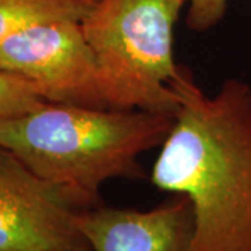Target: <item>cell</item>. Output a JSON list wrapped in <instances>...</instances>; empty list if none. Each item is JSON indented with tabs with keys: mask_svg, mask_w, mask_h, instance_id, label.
Returning <instances> with one entry per match:
<instances>
[{
	"mask_svg": "<svg viewBox=\"0 0 251 251\" xmlns=\"http://www.w3.org/2000/svg\"><path fill=\"white\" fill-rule=\"evenodd\" d=\"M54 251H91L90 246H77V247H67V249H62V250Z\"/></svg>",
	"mask_w": 251,
	"mask_h": 251,
	"instance_id": "obj_10",
	"label": "cell"
},
{
	"mask_svg": "<svg viewBox=\"0 0 251 251\" xmlns=\"http://www.w3.org/2000/svg\"><path fill=\"white\" fill-rule=\"evenodd\" d=\"M77 226L91 251H193L194 214L184 194H171L148 211L98 205Z\"/></svg>",
	"mask_w": 251,
	"mask_h": 251,
	"instance_id": "obj_6",
	"label": "cell"
},
{
	"mask_svg": "<svg viewBox=\"0 0 251 251\" xmlns=\"http://www.w3.org/2000/svg\"><path fill=\"white\" fill-rule=\"evenodd\" d=\"M229 0H187L186 25L196 32L216 27L227 11Z\"/></svg>",
	"mask_w": 251,
	"mask_h": 251,
	"instance_id": "obj_9",
	"label": "cell"
},
{
	"mask_svg": "<svg viewBox=\"0 0 251 251\" xmlns=\"http://www.w3.org/2000/svg\"><path fill=\"white\" fill-rule=\"evenodd\" d=\"M187 0H95L81 27L112 109L175 116V27Z\"/></svg>",
	"mask_w": 251,
	"mask_h": 251,
	"instance_id": "obj_3",
	"label": "cell"
},
{
	"mask_svg": "<svg viewBox=\"0 0 251 251\" xmlns=\"http://www.w3.org/2000/svg\"><path fill=\"white\" fill-rule=\"evenodd\" d=\"M95 0H0V44L32 24L75 20L82 21Z\"/></svg>",
	"mask_w": 251,
	"mask_h": 251,
	"instance_id": "obj_7",
	"label": "cell"
},
{
	"mask_svg": "<svg viewBox=\"0 0 251 251\" xmlns=\"http://www.w3.org/2000/svg\"><path fill=\"white\" fill-rule=\"evenodd\" d=\"M45 103V99L27 81L0 70V120L25 115Z\"/></svg>",
	"mask_w": 251,
	"mask_h": 251,
	"instance_id": "obj_8",
	"label": "cell"
},
{
	"mask_svg": "<svg viewBox=\"0 0 251 251\" xmlns=\"http://www.w3.org/2000/svg\"><path fill=\"white\" fill-rule=\"evenodd\" d=\"M0 70L31 84L49 103L112 109L81 21L32 24L0 44Z\"/></svg>",
	"mask_w": 251,
	"mask_h": 251,
	"instance_id": "obj_4",
	"label": "cell"
},
{
	"mask_svg": "<svg viewBox=\"0 0 251 251\" xmlns=\"http://www.w3.org/2000/svg\"><path fill=\"white\" fill-rule=\"evenodd\" d=\"M172 90L175 122L150 180L188 197L193 251H251V85L229 78L211 97L181 67Z\"/></svg>",
	"mask_w": 251,
	"mask_h": 251,
	"instance_id": "obj_1",
	"label": "cell"
},
{
	"mask_svg": "<svg viewBox=\"0 0 251 251\" xmlns=\"http://www.w3.org/2000/svg\"><path fill=\"white\" fill-rule=\"evenodd\" d=\"M87 209L0 145V251H54L88 246L77 219Z\"/></svg>",
	"mask_w": 251,
	"mask_h": 251,
	"instance_id": "obj_5",
	"label": "cell"
},
{
	"mask_svg": "<svg viewBox=\"0 0 251 251\" xmlns=\"http://www.w3.org/2000/svg\"><path fill=\"white\" fill-rule=\"evenodd\" d=\"M173 122L171 115L138 109L46 102L25 115L0 120V145L90 209L103 204L100 187L108 180L147 179L138 158L161 147Z\"/></svg>",
	"mask_w": 251,
	"mask_h": 251,
	"instance_id": "obj_2",
	"label": "cell"
}]
</instances>
